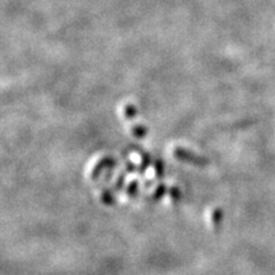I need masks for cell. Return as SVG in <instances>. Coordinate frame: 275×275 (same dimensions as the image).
<instances>
[{
	"label": "cell",
	"mask_w": 275,
	"mask_h": 275,
	"mask_svg": "<svg viewBox=\"0 0 275 275\" xmlns=\"http://www.w3.org/2000/svg\"><path fill=\"white\" fill-rule=\"evenodd\" d=\"M125 111H128V112H125L126 117H132V116L134 117L135 115H137V110H135L134 106H132V105H126Z\"/></svg>",
	"instance_id": "obj_1"
}]
</instances>
